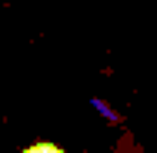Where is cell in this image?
Segmentation results:
<instances>
[{"instance_id": "1", "label": "cell", "mask_w": 157, "mask_h": 153, "mask_svg": "<svg viewBox=\"0 0 157 153\" xmlns=\"http://www.w3.org/2000/svg\"><path fill=\"white\" fill-rule=\"evenodd\" d=\"M24 153H67V150H60L57 143H47V140H44V143H33V147H27Z\"/></svg>"}]
</instances>
